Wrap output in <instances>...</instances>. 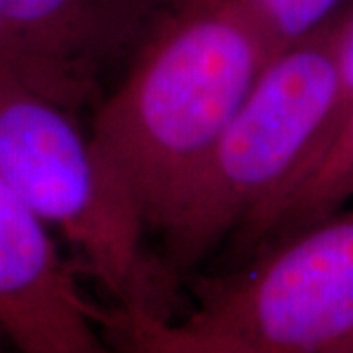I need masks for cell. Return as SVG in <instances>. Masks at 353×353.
I'll return each instance as SVG.
<instances>
[{"instance_id": "obj_1", "label": "cell", "mask_w": 353, "mask_h": 353, "mask_svg": "<svg viewBox=\"0 0 353 353\" xmlns=\"http://www.w3.org/2000/svg\"><path fill=\"white\" fill-rule=\"evenodd\" d=\"M275 53L226 0H183L94 106L90 138L155 236Z\"/></svg>"}, {"instance_id": "obj_2", "label": "cell", "mask_w": 353, "mask_h": 353, "mask_svg": "<svg viewBox=\"0 0 353 353\" xmlns=\"http://www.w3.org/2000/svg\"><path fill=\"white\" fill-rule=\"evenodd\" d=\"M173 318L101 304L118 353H353V208L216 275H190Z\"/></svg>"}, {"instance_id": "obj_3", "label": "cell", "mask_w": 353, "mask_h": 353, "mask_svg": "<svg viewBox=\"0 0 353 353\" xmlns=\"http://www.w3.org/2000/svg\"><path fill=\"white\" fill-rule=\"evenodd\" d=\"M0 181L71 248L108 304L157 318L181 310V285L77 112L0 61Z\"/></svg>"}, {"instance_id": "obj_4", "label": "cell", "mask_w": 353, "mask_h": 353, "mask_svg": "<svg viewBox=\"0 0 353 353\" xmlns=\"http://www.w3.org/2000/svg\"><path fill=\"white\" fill-rule=\"evenodd\" d=\"M343 8L267 63L157 228L159 257L179 285L275 201L320 145L338 101Z\"/></svg>"}, {"instance_id": "obj_5", "label": "cell", "mask_w": 353, "mask_h": 353, "mask_svg": "<svg viewBox=\"0 0 353 353\" xmlns=\"http://www.w3.org/2000/svg\"><path fill=\"white\" fill-rule=\"evenodd\" d=\"M183 0H0L20 75L71 110L97 106Z\"/></svg>"}, {"instance_id": "obj_6", "label": "cell", "mask_w": 353, "mask_h": 353, "mask_svg": "<svg viewBox=\"0 0 353 353\" xmlns=\"http://www.w3.org/2000/svg\"><path fill=\"white\" fill-rule=\"evenodd\" d=\"M55 240L0 181V330L18 353H118Z\"/></svg>"}, {"instance_id": "obj_7", "label": "cell", "mask_w": 353, "mask_h": 353, "mask_svg": "<svg viewBox=\"0 0 353 353\" xmlns=\"http://www.w3.org/2000/svg\"><path fill=\"white\" fill-rule=\"evenodd\" d=\"M352 201L353 102L312 163L292 181L277 201L253 216L230 240L236 255L232 263L338 212Z\"/></svg>"}, {"instance_id": "obj_8", "label": "cell", "mask_w": 353, "mask_h": 353, "mask_svg": "<svg viewBox=\"0 0 353 353\" xmlns=\"http://www.w3.org/2000/svg\"><path fill=\"white\" fill-rule=\"evenodd\" d=\"M263 36L277 55L308 38L340 12L343 0H226Z\"/></svg>"}, {"instance_id": "obj_9", "label": "cell", "mask_w": 353, "mask_h": 353, "mask_svg": "<svg viewBox=\"0 0 353 353\" xmlns=\"http://www.w3.org/2000/svg\"><path fill=\"white\" fill-rule=\"evenodd\" d=\"M353 102V4L343 8V16H341V26H340V41H338V101H336V108L334 114L330 118L328 128L324 132V136L320 139V145L316 148V152L312 153L310 161L304 165V169L312 163L318 153L322 152V148L326 145V141L330 136L336 132V128L340 124V120L343 118L345 110L350 108V104ZM303 169V171H304ZM301 171V173H303ZM299 173V175H301ZM296 175V176H299ZM292 185V183H290ZM289 185V187H290ZM287 187V189H289ZM285 189V190H287ZM283 190V192H285ZM281 192V194H283ZM279 194V196H281Z\"/></svg>"}, {"instance_id": "obj_10", "label": "cell", "mask_w": 353, "mask_h": 353, "mask_svg": "<svg viewBox=\"0 0 353 353\" xmlns=\"http://www.w3.org/2000/svg\"><path fill=\"white\" fill-rule=\"evenodd\" d=\"M0 61L8 63L10 67H14V69L18 71V65H16V57H14L12 48H10V43H8V39H6V34H4L2 26H0ZM18 73H20V71H18Z\"/></svg>"}, {"instance_id": "obj_11", "label": "cell", "mask_w": 353, "mask_h": 353, "mask_svg": "<svg viewBox=\"0 0 353 353\" xmlns=\"http://www.w3.org/2000/svg\"><path fill=\"white\" fill-rule=\"evenodd\" d=\"M0 353H18L14 350V345L8 341V338L4 336V332L0 330Z\"/></svg>"}]
</instances>
